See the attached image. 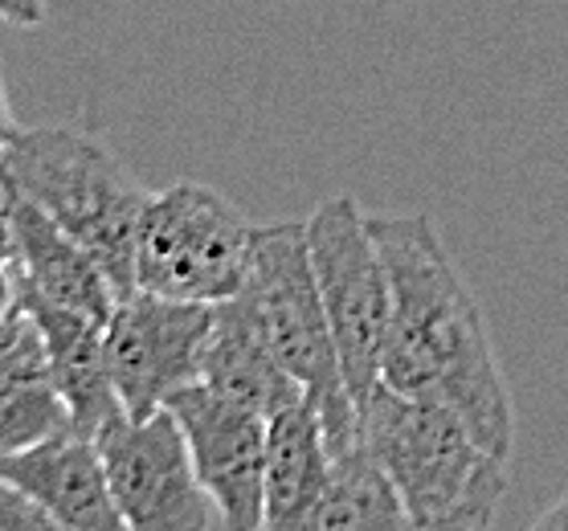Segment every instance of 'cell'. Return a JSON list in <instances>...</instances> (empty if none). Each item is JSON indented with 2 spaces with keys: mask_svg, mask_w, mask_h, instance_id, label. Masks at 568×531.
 Wrapping results in <instances>:
<instances>
[{
  "mask_svg": "<svg viewBox=\"0 0 568 531\" xmlns=\"http://www.w3.org/2000/svg\"><path fill=\"white\" fill-rule=\"evenodd\" d=\"M388 266L393 312H388L381 385L400 397L434 401L463 417L487 450L511 462L516 409L507 397L504 368L495 360L483 312L438 225L417 217H368Z\"/></svg>",
  "mask_w": 568,
  "mask_h": 531,
  "instance_id": "cell-1",
  "label": "cell"
},
{
  "mask_svg": "<svg viewBox=\"0 0 568 531\" xmlns=\"http://www.w3.org/2000/svg\"><path fill=\"white\" fill-rule=\"evenodd\" d=\"M356 438L397 487L417 531H487L507 494V458L463 417L376 385L356 405Z\"/></svg>",
  "mask_w": 568,
  "mask_h": 531,
  "instance_id": "cell-2",
  "label": "cell"
},
{
  "mask_svg": "<svg viewBox=\"0 0 568 531\" xmlns=\"http://www.w3.org/2000/svg\"><path fill=\"white\" fill-rule=\"evenodd\" d=\"M0 184L91 249L119 298L135 290V237L152 188L103 140L65 123L17 131L0 152Z\"/></svg>",
  "mask_w": 568,
  "mask_h": 531,
  "instance_id": "cell-3",
  "label": "cell"
},
{
  "mask_svg": "<svg viewBox=\"0 0 568 531\" xmlns=\"http://www.w3.org/2000/svg\"><path fill=\"white\" fill-rule=\"evenodd\" d=\"M246 290L254 298L274 360L283 364V372L320 409L327 450L344 453L361 446L356 401L344 385L336 339L327 327L315 270H311L307 221H271L254 229V266H250Z\"/></svg>",
  "mask_w": 568,
  "mask_h": 531,
  "instance_id": "cell-4",
  "label": "cell"
},
{
  "mask_svg": "<svg viewBox=\"0 0 568 531\" xmlns=\"http://www.w3.org/2000/svg\"><path fill=\"white\" fill-rule=\"evenodd\" d=\"M254 221L209 184L152 193L135 237V290L217 307L242 295L254 266Z\"/></svg>",
  "mask_w": 568,
  "mask_h": 531,
  "instance_id": "cell-5",
  "label": "cell"
},
{
  "mask_svg": "<svg viewBox=\"0 0 568 531\" xmlns=\"http://www.w3.org/2000/svg\"><path fill=\"white\" fill-rule=\"evenodd\" d=\"M311 270L320 283L327 327L336 339L344 385L361 405L381 385L393 286L368 213L352 196H332L307 217Z\"/></svg>",
  "mask_w": 568,
  "mask_h": 531,
  "instance_id": "cell-6",
  "label": "cell"
},
{
  "mask_svg": "<svg viewBox=\"0 0 568 531\" xmlns=\"http://www.w3.org/2000/svg\"><path fill=\"white\" fill-rule=\"evenodd\" d=\"M111 499L123 531H209L217 507L193 470V453L172 409L131 421L128 413L99 429Z\"/></svg>",
  "mask_w": 568,
  "mask_h": 531,
  "instance_id": "cell-7",
  "label": "cell"
},
{
  "mask_svg": "<svg viewBox=\"0 0 568 531\" xmlns=\"http://www.w3.org/2000/svg\"><path fill=\"white\" fill-rule=\"evenodd\" d=\"M213 307L131 290L106 319V360L119 405L131 421L160 413L172 392L201 380Z\"/></svg>",
  "mask_w": 568,
  "mask_h": 531,
  "instance_id": "cell-8",
  "label": "cell"
},
{
  "mask_svg": "<svg viewBox=\"0 0 568 531\" xmlns=\"http://www.w3.org/2000/svg\"><path fill=\"white\" fill-rule=\"evenodd\" d=\"M181 426L193 470L217 507L225 531H262V479H266V417L213 392L189 385L169 405Z\"/></svg>",
  "mask_w": 568,
  "mask_h": 531,
  "instance_id": "cell-9",
  "label": "cell"
},
{
  "mask_svg": "<svg viewBox=\"0 0 568 531\" xmlns=\"http://www.w3.org/2000/svg\"><path fill=\"white\" fill-rule=\"evenodd\" d=\"M0 246H4L17 270V283L26 290L87 315L103 327L115 315L119 290L99 266V258L87 246H78L65 229H58L38 205H29L26 196L9 193V188H4Z\"/></svg>",
  "mask_w": 568,
  "mask_h": 531,
  "instance_id": "cell-10",
  "label": "cell"
},
{
  "mask_svg": "<svg viewBox=\"0 0 568 531\" xmlns=\"http://www.w3.org/2000/svg\"><path fill=\"white\" fill-rule=\"evenodd\" d=\"M0 479L50 511L65 531H123L99 441L62 429L17 453H0Z\"/></svg>",
  "mask_w": 568,
  "mask_h": 531,
  "instance_id": "cell-11",
  "label": "cell"
},
{
  "mask_svg": "<svg viewBox=\"0 0 568 531\" xmlns=\"http://www.w3.org/2000/svg\"><path fill=\"white\" fill-rule=\"evenodd\" d=\"M21 312L33 319L45 344L53 389L65 401L70 426L87 438H99V429L123 417L115 380H111V360H106V327L33 295L26 286H21Z\"/></svg>",
  "mask_w": 568,
  "mask_h": 531,
  "instance_id": "cell-12",
  "label": "cell"
},
{
  "mask_svg": "<svg viewBox=\"0 0 568 531\" xmlns=\"http://www.w3.org/2000/svg\"><path fill=\"white\" fill-rule=\"evenodd\" d=\"M201 385H209L230 401L246 405L266 421L278 409L295 405L298 397H307L283 372V364L274 360L250 290L213 307V327H209V344L205 356H201Z\"/></svg>",
  "mask_w": 568,
  "mask_h": 531,
  "instance_id": "cell-13",
  "label": "cell"
},
{
  "mask_svg": "<svg viewBox=\"0 0 568 531\" xmlns=\"http://www.w3.org/2000/svg\"><path fill=\"white\" fill-rule=\"evenodd\" d=\"M332 479V450L320 409L298 397L266 421V479H262V531H311Z\"/></svg>",
  "mask_w": 568,
  "mask_h": 531,
  "instance_id": "cell-14",
  "label": "cell"
},
{
  "mask_svg": "<svg viewBox=\"0 0 568 531\" xmlns=\"http://www.w3.org/2000/svg\"><path fill=\"white\" fill-rule=\"evenodd\" d=\"M70 426L65 401L53 389L45 344L26 312H17L0 351V453L29 450Z\"/></svg>",
  "mask_w": 568,
  "mask_h": 531,
  "instance_id": "cell-15",
  "label": "cell"
},
{
  "mask_svg": "<svg viewBox=\"0 0 568 531\" xmlns=\"http://www.w3.org/2000/svg\"><path fill=\"white\" fill-rule=\"evenodd\" d=\"M311 531H417L397 487L364 446L332 453V479L323 491Z\"/></svg>",
  "mask_w": 568,
  "mask_h": 531,
  "instance_id": "cell-16",
  "label": "cell"
},
{
  "mask_svg": "<svg viewBox=\"0 0 568 531\" xmlns=\"http://www.w3.org/2000/svg\"><path fill=\"white\" fill-rule=\"evenodd\" d=\"M0 531H65L41 503H33L21 487L0 479Z\"/></svg>",
  "mask_w": 568,
  "mask_h": 531,
  "instance_id": "cell-17",
  "label": "cell"
},
{
  "mask_svg": "<svg viewBox=\"0 0 568 531\" xmlns=\"http://www.w3.org/2000/svg\"><path fill=\"white\" fill-rule=\"evenodd\" d=\"M0 21L13 29L45 25V0H0Z\"/></svg>",
  "mask_w": 568,
  "mask_h": 531,
  "instance_id": "cell-18",
  "label": "cell"
},
{
  "mask_svg": "<svg viewBox=\"0 0 568 531\" xmlns=\"http://www.w3.org/2000/svg\"><path fill=\"white\" fill-rule=\"evenodd\" d=\"M21 312V283H17V270L4 246H0V327L9 324L13 315Z\"/></svg>",
  "mask_w": 568,
  "mask_h": 531,
  "instance_id": "cell-19",
  "label": "cell"
},
{
  "mask_svg": "<svg viewBox=\"0 0 568 531\" xmlns=\"http://www.w3.org/2000/svg\"><path fill=\"white\" fill-rule=\"evenodd\" d=\"M528 531H568V494L556 499L548 511H540V519H536Z\"/></svg>",
  "mask_w": 568,
  "mask_h": 531,
  "instance_id": "cell-20",
  "label": "cell"
},
{
  "mask_svg": "<svg viewBox=\"0 0 568 531\" xmlns=\"http://www.w3.org/2000/svg\"><path fill=\"white\" fill-rule=\"evenodd\" d=\"M17 119H13V106H9V91H4V74H0V152L17 140Z\"/></svg>",
  "mask_w": 568,
  "mask_h": 531,
  "instance_id": "cell-21",
  "label": "cell"
},
{
  "mask_svg": "<svg viewBox=\"0 0 568 531\" xmlns=\"http://www.w3.org/2000/svg\"><path fill=\"white\" fill-rule=\"evenodd\" d=\"M0 217H4V184H0Z\"/></svg>",
  "mask_w": 568,
  "mask_h": 531,
  "instance_id": "cell-22",
  "label": "cell"
}]
</instances>
